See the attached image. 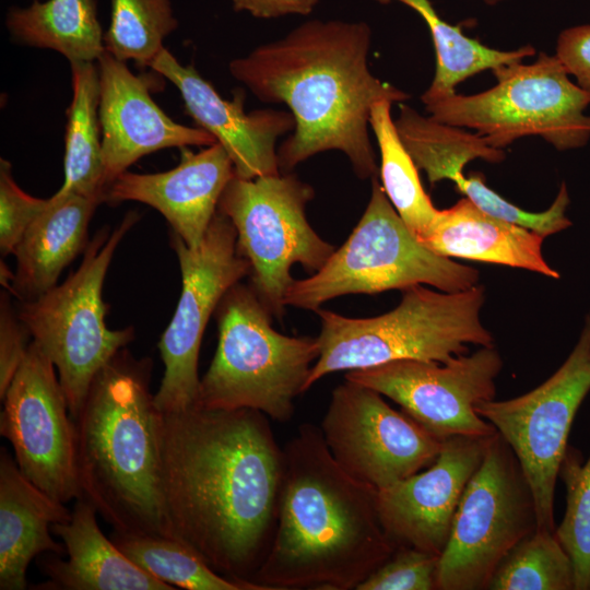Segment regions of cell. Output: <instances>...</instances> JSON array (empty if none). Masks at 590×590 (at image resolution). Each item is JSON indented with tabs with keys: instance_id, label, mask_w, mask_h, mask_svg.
I'll return each mask as SVG.
<instances>
[{
	"instance_id": "1",
	"label": "cell",
	"mask_w": 590,
	"mask_h": 590,
	"mask_svg": "<svg viewBox=\"0 0 590 590\" xmlns=\"http://www.w3.org/2000/svg\"><path fill=\"white\" fill-rule=\"evenodd\" d=\"M158 438L168 538L216 573L257 586L252 578L273 541L284 473V451L268 416L194 405L161 413Z\"/></svg>"
},
{
	"instance_id": "2",
	"label": "cell",
	"mask_w": 590,
	"mask_h": 590,
	"mask_svg": "<svg viewBox=\"0 0 590 590\" xmlns=\"http://www.w3.org/2000/svg\"><path fill=\"white\" fill-rule=\"evenodd\" d=\"M371 31L365 22L307 21L275 42L229 62V72L264 103L285 104L293 133L278 149L280 170L330 150L344 153L361 179L378 174L369 139L375 103L411 96L368 68Z\"/></svg>"
},
{
	"instance_id": "3",
	"label": "cell",
	"mask_w": 590,
	"mask_h": 590,
	"mask_svg": "<svg viewBox=\"0 0 590 590\" xmlns=\"http://www.w3.org/2000/svg\"><path fill=\"white\" fill-rule=\"evenodd\" d=\"M284 451L278 523L252 578L263 590L355 589L396 551L378 514V489L332 457L305 423Z\"/></svg>"
},
{
	"instance_id": "4",
	"label": "cell",
	"mask_w": 590,
	"mask_h": 590,
	"mask_svg": "<svg viewBox=\"0 0 590 590\" xmlns=\"http://www.w3.org/2000/svg\"><path fill=\"white\" fill-rule=\"evenodd\" d=\"M152 361L121 349L95 376L75 426L82 497L115 532L168 538Z\"/></svg>"
},
{
	"instance_id": "5",
	"label": "cell",
	"mask_w": 590,
	"mask_h": 590,
	"mask_svg": "<svg viewBox=\"0 0 590 590\" xmlns=\"http://www.w3.org/2000/svg\"><path fill=\"white\" fill-rule=\"evenodd\" d=\"M400 304L371 318H350L319 308V356L306 391L324 376L400 359L445 363L467 354L469 344L494 346L481 320L485 288L474 285L442 292L415 285L403 290Z\"/></svg>"
},
{
	"instance_id": "6",
	"label": "cell",
	"mask_w": 590,
	"mask_h": 590,
	"mask_svg": "<svg viewBox=\"0 0 590 590\" xmlns=\"http://www.w3.org/2000/svg\"><path fill=\"white\" fill-rule=\"evenodd\" d=\"M271 317L251 285L238 282L225 293L215 310L216 352L200 379L197 405L252 409L282 423L292 418L319 345L317 338L278 332Z\"/></svg>"
},
{
	"instance_id": "7",
	"label": "cell",
	"mask_w": 590,
	"mask_h": 590,
	"mask_svg": "<svg viewBox=\"0 0 590 590\" xmlns=\"http://www.w3.org/2000/svg\"><path fill=\"white\" fill-rule=\"evenodd\" d=\"M479 279L477 270L421 244L374 176L369 202L349 238L320 270L294 280L284 304L317 311L326 302L343 295H374L415 285L459 292L473 287Z\"/></svg>"
},
{
	"instance_id": "8",
	"label": "cell",
	"mask_w": 590,
	"mask_h": 590,
	"mask_svg": "<svg viewBox=\"0 0 590 590\" xmlns=\"http://www.w3.org/2000/svg\"><path fill=\"white\" fill-rule=\"evenodd\" d=\"M138 217L130 212L115 229H101L63 283L20 306V320L55 365L72 420L97 373L134 339L132 327L106 326L103 285L116 249Z\"/></svg>"
},
{
	"instance_id": "9",
	"label": "cell",
	"mask_w": 590,
	"mask_h": 590,
	"mask_svg": "<svg viewBox=\"0 0 590 590\" xmlns=\"http://www.w3.org/2000/svg\"><path fill=\"white\" fill-rule=\"evenodd\" d=\"M496 84L477 94L451 95L425 103L433 119L470 128L503 150L514 141L539 135L557 150L585 145L590 139V92L573 83L556 56L541 52L532 63L502 66Z\"/></svg>"
},
{
	"instance_id": "10",
	"label": "cell",
	"mask_w": 590,
	"mask_h": 590,
	"mask_svg": "<svg viewBox=\"0 0 590 590\" xmlns=\"http://www.w3.org/2000/svg\"><path fill=\"white\" fill-rule=\"evenodd\" d=\"M312 198L310 185L280 173L253 179L235 175L220 199L219 211L234 225L238 251L249 263L251 287L280 320L294 282L292 266L316 272L335 250L307 221L306 205Z\"/></svg>"
},
{
	"instance_id": "11",
	"label": "cell",
	"mask_w": 590,
	"mask_h": 590,
	"mask_svg": "<svg viewBox=\"0 0 590 590\" xmlns=\"http://www.w3.org/2000/svg\"><path fill=\"white\" fill-rule=\"evenodd\" d=\"M539 528L523 469L496 433L458 505L439 557L437 590H484L506 555Z\"/></svg>"
},
{
	"instance_id": "12",
	"label": "cell",
	"mask_w": 590,
	"mask_h": 590,
	"mask_svg": "<svg viewBox=\"0 0 590 590\" xmlns=\"http://www.w3.org/2000/svg\"><path fill=\"white\" fill-rule=\"evenodd\" d=\"M590 391V311L573 351L533 390L474 406L516 453L532 488L539 528L555 531L554 495L571 424Z\"/></svg>"
},
{
	"instance_id": "13",
	"label": "cell",
	"mask_w": 590,
	"mask_h": 590,
	"mask_svg": "<svg viewBox=\"0 0 590 590\" xmlns=\"http://www.w3.org/2000/svg\"><path fill=\"white\" fill-rule=\"evenodd\" d=\"M170 246L180 268L181 293L158 342L165 370L154 404L161 413L198 404V363L204 330L225 293L250 271L238 251L234 225L219 209L199 247H188L173 232Z\"/></svg>"
},
{
	"instance_id": "14",
	"label": "cell",
	"mask_w": 590,
	"mask_h": 590,
	"mask_svg": "<svg viewBox=\"0 0 590 590\" xmlns=\"http://www.w3.org/2000/svg\"><path fill=\"white\" fill-rule=\"evenodd\" d=\"M503 359L494 346L445 363L400 359L346 371L344 379L368 387L440 440L453 436L489 437L496 428L474 406L496 396Z\"/></svg>"
},
{
	"instance_id": "15",
	"label": "cell",
	"mask_w": 590,
	"mask_h": 590,
	"mask_svg": "<svg viewBox=\"0 0 590 590\" xmlns=\"http://www.w3.org/2000/svg\"><path fill=\"white\" fill-rule=\"evenodd\" d=\"M2 401L0 434L21 472L63 504L82 497L74 422L55 365L34 341Z\"/></svg>"
},
{
	"instance_id": "16",
	"label": "cell",
	"mask_w": 590,
	"mask_h": 590,
	"mask_svg": "<svg viewBox=\"0 0 590 590\" xmlns=\"http://www.w3.org/2000/svg\"><path fill=\"white\" fill-rule=\"evenodd\" d=\"M379 392L345 380L332 391L320 429L334 460L353 477L386 488L430 465L442 441Z\"/></svg>"
},
{
	"instance_id": "17",
	"label": "cell",
	"mask_w": 590,
	"mask_h": 590,
	"mask_svg": "<svg viewBox=\"0 0 590 590\" xmlns=\"http://www.w3.org/2000/svg\"><path fill=\"white\" fill-rule=\"evenodd\" d=\"M491 437H449L426 470L378 489L379 519L397 547L441 555L462 494L481 465Z\"/></svg>"
},
{
	"instance_id": "18",
	"label": "cell",
	"mask_w": 590,
	"mask_h": 590,
	"mask_svg": "<svg viewBox=\"0 0 590 590\" xmlns=\"http://www.w3.org/2000/svg\"><path fill=\"white\" fill-rule=\"evenodd\" d=\"M104 185L108 186L139 158L167 148L216 143L205 130L174 121L153 101L149 81L106 50L96 61ZM106 193V192H105Z\"/></svg>"
},
{
	"instance_id": "19",
	"label": "cell",
	"mask_w": 590,
	"mask_h": 590,
	"mask_svg": "<svg viewBox=\"0 0 590 590\" xmlns=\"http://www.w3.org/2000/svg\"><path fill=\"white\" fill-rule=\"evenodd\" d=\"M151 68L179 91L187 114L209 132L231 157L235 175L244 179L281 173L276 140L295 127L290 111L257 109L245 111V93L223 98L192 66L181 64L166 48Z\"/></svg>"
},
{
	"instance_id": "20",
	"label": "cell",
	"mask_w": 590,
	"mask_h": 590,
	"mask_svg": "<svg viewBox=\"0 0 590 590\" xmlns=\"http://www.w3.org/2000/svg\"><path fill=\"white\" fill-rule=\"evenodd\" d=\"M235 176L220 143L200 152L181 149L174 168L153 174L125 172L107 188L105 202L137 201L157 210L188 247H199L217 212L220 199Z\"/></svg>"
},
{
	"instance_id": "21",
	"label": "cell",
	"mask_w": 590,
	"mask_h": 590,
	"mask_svg": "<svg viewBox=\"0 0 590 590\" xmlns=\"http://www.w3.org/2000/svg\"><path fill=\"white\" fill-rule=\"evenodd\" d=\"M97 510L85 498L75 499L71 517L52 524L68 560L51 555L38 563L48 580L34 589L45 590H173L131 562L99 529Z\"/></svg>"
},
{
	"instance_id": "22",
	"label": "cell",
	"mask_w": 590,
	"mask_h": 590,
	"mask_svg": "<svg viewBox=\"0 0 590 590\" xmlns=\"http://www.w3.org/2000/svg\"><path fill=\"white\" fill-rule=\"evenodd\" d=\"M71 511L34 485L7 448L0 450V589L24 590L31 562L66 548L51 536V527Z\"/></svg>"
},
{
	"instance_id": "23",
	"label": "cell",
	"mask_w": 590,
	"mask_h": 590,
	"mask_svg": "<svg viewBox=\"0 0 590 590\" xmlns=\"http://www.w3.org/2000/svg\"><path fill=\"white\" fill-rule=\"evenodd\" d=\"M544 238L485 213L464 197L452 206L438 210L417 240L442 257L503 264L559 279L560 274L543 257Z\"/></svg>"
},
{
	"instance_id": "24",
	"label": "cell",
	"mask_w": 590,
	"mask_h": 590,
	"mask_svg": "<svg viewBox=\"0 0 590 590\" xmlns=\"http://www.w3.org/2000/svg\"><path fill=\"white\" fill-rule=\"evenodd\" d=\"M101 202L80 194H54L15 247L10 291L22 302L54 286L62 270L88 245L87 229Z\"/></svg>"
},
{
	"instance_id": "25",
	"label": "cell",
	"mask_w": 590,
	"mask_h": 590,
	"mask_svg": "<svg viewBox=\"0 0 590 590\" xmlns=\"http://www.w3.org/2000/svg\"><path fill=\"white\" fill-rule=\"evenodd\" d=\"M5 25L14 42L55 50L70 63L96 62L105 51L95 0H34L10 8Z\"/></svg>"
},
{
	"instance_id": "26",
	"label": "cell",
	"mask_w": 590,
	"mask_h": 590,
	"mask_svg": "<svg viewBox=\"0 0 590 590\" xmlns=\"http://www.w3.org/2000/svg\"><path fill=\"white\" fill-rule=\"evenodd\" d=\"M71 64L72 99L67 110L64 179L57 196L80 194L105 202L96 62Z\"/></svg>"
},
{
	"instance_id": "27",
	"label": "cell",
	"mask_w": 590,
	"mask_h": 590,
	"mask_svg": "<svg viewBox=\"0 0 590 590\" xmlns=\"http://www.w3.org/2000/svg\"><path fill=\"white\" fill-rule=\"evenodd\" d=\"M381 4L399 1L413 9L426 23L436 54V69L429 87L422 94L423 104L456 93V86L484 70L521 62L535 55L531 45L515 50H498L467 36L460 25L439 16L430 0H376Z\"/></svg>"
},
{
	"instance_id": "28",
	"label": "cell",
	"mask_w": 590,
	"mask_h": 590,
	"mask_svg": "<svg viewBox=\"0 0 590 590\" xmlns=\"http://www.w3.org/2000/svg\"><path fill=\"white\" fill-rule=\"evenodd\" d=\"M394 123L415 165L426 173L430 185L449 180L472 160L500 163L505 158L503 150L491 146L477 133L425 117L404 104Z\"/></svg>"
},
{
	"instance_id": "29",
	"label": "cell",
	"mask_w": 590,
	"mask_h": 590,
	"mask_svg": "<svg viewBox=\"0 0 590 590\" xmlns=\"http://www.w3.org/2000/svg\"><path fill=\"white\" fill-rule=\"evenodd\" d=\"M391 105L389 101L375 103L369 118L380 152V184L400 217L420 238L430 226L438 209L424 190L420 169L400 139L391 117Z\"/></svg>"
},
{
	"instance_id": "30",
	"label": "cell",
	"mask_w": 590,
	"mask_h": 590,
	"mask_svg": "<svg viewBox=\"0 0 590 590\" xmlns=\"http://www.w3.org/2000/svg\"><path fill=\"white\" fill-rule=\"evenodd\" d=\"M115 545L135 565L161 581L187 590H261L223 576L185 543L154 534H111Z\"/></svg>"
},
{
	"instance_id": "31",
	"label": "cell",
	"mask_w": 590,
	"mask_h": 590,
	"mask_svg": "<svg viewBox=\"0 0 590 590\" xmlns=\"http://www.w3.org/2000/svg\"><path fill=\"white\" fill-rule=\"evenodd\" d=\"M489 590H573V560L555 531L538 528L502 560Z\"/></svg>"
},
{
	"instance_id": "32",
	"label": "cell",
	"mask_w": 590,
	"mask_h": 590,
	"mask_svg": "<svg viewBox=\"0 0 590 590\" xmlns=\"http://www.w3.org/2000/svg\"><path fill=\"white\" fill-rule=\"evenodd\" d=\"M177 26L172 0H110L105 50L121 61L151 67Z\"/></svg>"
},
{
	"instance_id": "33",
	"label": "cell",
	"mask_w": 590,
	"mask_h": 590,
	"mask_svg": "<svg viewBox=\"0 0 590 590\" xmlns=\"http://www.w3.org/2000/svg\"><path fill=\"white\" fill-rule=\"evenodd\" d=\"M559 475L566 485V507L555 533L573 560L575 590H590V455L581 464L567 449Z\"/></svg>"
},
{
	"instance_id": "34",
	"label": "cell",
	"mask_w": 590,
	"mask_h": 590,
	"mask_svg": "<svg viewBox=\"0 0 590 590\" xmlns=\"http://www.w3.org/2000/svg\"><path fill=\"white\" fill-rule=\"evenodd\" d=\"M438 555L398 546L356 590H437Z\"/></svg>"
},
{
	"instance_id": "35",
	"label": "cell",
	"mask_w": 590,
	"mask_h": 590,
	"mask_svg": "<svg viewBox=\"0 0 590 590\" xmlns=\"http://www.w3.org/2000/svg\"><path fill=\"white\" fill-rule=\"evenodd\" d=\"M48 199L22 190L12 174L11 163L0 160V251L13 253L28 226L48 206Z\"/></svg>"
},
{
	"instance_id": "36",
	"label": "cell",
	"mask_w": 590,
	"mask_h": 590,
	"mask_svg": "<svg viewBox=\"0 0 590 590\" xmlns=\"http://www.w3.org/2000/svg\"><path fill=\"white\" fill-rule=\"evenodd\" d=\"M30 332L12 310L7 293L1 296L0 309V398L4 397L21 366L28 345Z\"/></svg>"
},
{
	"instance_id": "37",
	"label": "cell",
	"mask_w": 590,
	"mask_h": 590,
	"mask_svg": "<svg viewBox=\"0 0 590 590\" xmlns=\"http://www.w3.org/2000/svg\"><path fill=\"white\" fill-rule=\"evenodd\" d=\"M578 85L590 92V25L564 30L557 39L556 55Z\"/></svg>"
},
{
	"instance_id": "38",
	"label": "cell",
	"mask_w": 590,
	"mask_h": 590,
	"mask_svg": "<svg viewBox=\"0 0 590 590\" xmlns=\"http://www.w3.org/2000/svg\"><path fill=\"white\" fill-rule=\"evenodd\" d=\"M318 2L319 0H232L234 11H246L260 19L287 14L307 15Z\"/></svg>"
},
{
	"instance_id": "39",
	"label": "cell",
	"mask_w": 590,
	"mask_h": 590,
	"mask_svg": "<svg viewBox=\"0 0 590 590\" xmlns=\"http://www.w3.org/2000/svg\"><path fill=\"white\" fill-rule=\"evenodd\" d=\"M483 2H485L486 4L488 5H494V4H497L502 1H505V0H482Z\"/></svg>"
}]
</instances>
